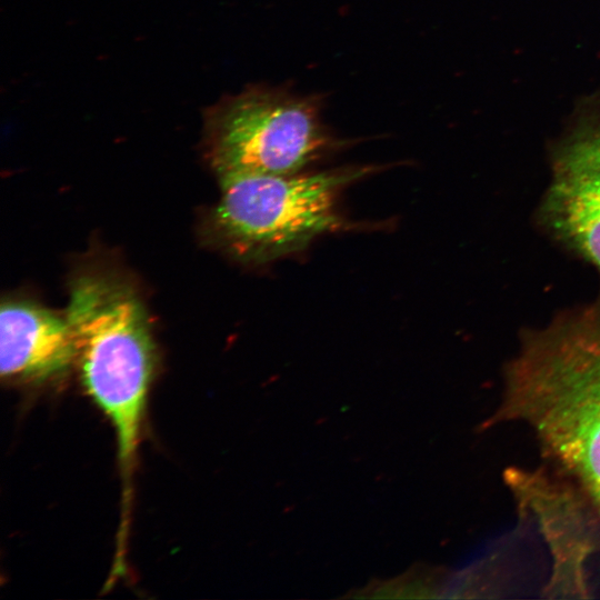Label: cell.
Wrapping results in <instances>:
<instances>
[{
    "instance_id": "6",
    "label": "cell",
    "mask_w": 600,
    "mask_h": 600,
    "mask_svg": "<svg viewBox=\"0 0 600 600\" xmlns=\"http://www.w3.org/2000/svg\"><path fill=\"white\" fill-rule=\"evenodd\" d=\"M76 360L66 317L22 301H8L0 312L1 377L43 380Z\"/></svg>"
},
{
    "instance_id": "5",
    "label": "cell",
    "mask_w": 600,
    "mask_h": 600,
    "mask_svg": "<svg viewBox=\"0 0 600 600\" xmlns=\"http://www.w3.org/2000/svg\"><path fill=\"white\" fill-rule=\"evenodd\" d=\"M550 179L536 223L600 274V91L577 103L549 147Z\"/></svg>"
},
{
    "instance_id": "1",
    "label": "cell",
    "mask_w": 600,
    "mask_h": 600,
    "mask_svg": "<svg viewBox=\"0 0 600 600\" xmlns=\"http://www.w3.org/2000/svg\"><path fill=\"white\" fill-rule=\"evenodd\" d=\"M494 421L526 423L600 521V294L521 333Z\"/></svg>"
},
{
    "instance_id": "4",
    "label": "cell",
    "mask_w": 600,
    "mask_h": 600,
    "mask_svg": "<svg viewBox=\"0 0 600 600\" xmlns=\"http://www.w3.org/2000/svg\"><path fill=\"white\" fill-rule=\"evenodd\" d=\"M206 128L220 176L299 173L337 144L321 121L319 99L263 86L210 107Z\"/></svg>"
},
{
    "instance_id": "3",
    "label": "cell",
    "mask_w": 600,
    "mask_h": 600,
    "mask_svg": "<svg viewBox=\"0 0 600 600\" xmlns=\"http://www.w3.org/2000/svg\"><path fill=\"white\" fill-rule=\"evenodd\" d=\"M64 317L88 392L116 428L138 427L153 364L149 322L140 300L119 281L86 276L72 283Z\"/></svg>"
},
{
    "instance_id": "7",
    "label": "cell",
    "mask_w": 600,
    "mask_h": 600,
    "mask_svg": "<svg viewBox=\"0 0 600 600\" xmlns=\"http://www.w3.org/2000/svg\"><path fill=\"white\" fill-rule=\"evenodd\" d=\"M508 481L519 498L534 510L552 547L556 557V569L551 590L586 591L583 563L590 551V540L578 538L583 530L570 527L581 524L580 511L583 499L573 487L560 486L541 474H529L513 471Z\"/></svg>"
},
{
    "instance_id": "2",
    "label": "cell",
    "mask_w": 600,
    "mask_h": 600,
    "mask_svg": "<svg viewBox=\"0 0 600 600\" xmlns=\"http://www.w3.org/2000/svg\"><path fill=\"white\" fill-rule=\"evenodd\" d=\"M371 170L222 174V194L212 216L214 233L231 254L247 262L266 263L300 251L319 236L348 228L339 212V196Z\"/></svg>"
}]
</instances>
